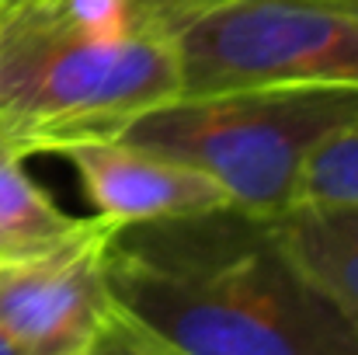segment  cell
<instances>
[{"mask_svg": "<svg viewBox=\"0 0 358 355\" xmlns=\"http://www.w3.org/2000/svg\"><path fill=\"white\" fill-rule=\"evenodd\" d=\"M84 355H181V352L171 349L167 342L153 338L146 328L129 321L122 310H112V317L105 321L98 338L84 349Z\"/></svg>", "mask_w": 358, "mask_h": 355, "instance_id": "11", "label": "cell"}, {"mask_svg": "<svg viewBox=\"0 0 358 355\" xmlns=\"http://www.w3.org/2000/svg\"><path fill=\"white\" fill-rule=\"evenodd\" d=\"M268 230L303 279L358 328V202H292Z\"/></svg>", "mask_w": 358, "mask_h": 355, "instance_id": "7", "label": "cell"}, {"mask_svg": "<svg viewBox=\"0 0 358 355\" xmlns=\"http://www.w3.org/2000/svg\"><path fill=\"white\" fill-rule=\"evenodd\" d=\"M63 157L80 174L98 216L115 227L202 216L234 206L223 185L206 171L122 139L77 143L63 150Z\"/></svg>", "mask_w": 358, "mask_h": 355, "instance_id": "6", "label": "cell"}, {"mask_svg": "<svg viewBox=\"0 0 358 355\" xmlns=\"http://www.w3.org/2000/svg\"><path fill=\"white\" fill-rule=\"evenodd\" d=\"M143 14L171 35L185 95L285 81L358 84V0H223Z\"/></svg>", "mask_w": 358, "mask_h": 355, "instance_id": "4", "label": "cell"}, {"mask_svg": "<svg viewBox=\"0 0 358 355\" xmlns=\"http://www.w3.org/2000/svg\"><path fill=\"white\" fill-rule=\"evenodd\" d=\"M66 25H73L80 35L98 42H115L139 28L143 7L139 0H52Z\"/></svg>", "mask_w": 358, "mask_h": 355, "instance_id": "10", "label": "cell"}, {"mask_svg": "<svg viewBox=\"0 0 358 355\" xmlns=\"http://www.w3.org/2000/svg\"><path fill=\"white\" fill-rule=\"evenodd\" d=\"M292 202H358V122L310 150Z\"/></svg>", "mask_w": 358, "mask_h": 355, "instance_id": "9", "label": "cell"}, {"mask_svg": "<svg viewBox=\"0 0 358 355\" xmlns=\"http://www.w3.org/2000/svg\"><path fill=\"white\" fill-rule=\"evenodd\" d=\"M143 7H209V4H223V0H139Z\"/></svg>", "mask_w": 358, "mask_h": 355, "instance_id": "12", "label": "cell"}, {"mask_svg": "<svg viewBox=\"0 0 358 355\" xmlns=\"http://www.w3.org/2000/svg\"><path fill=\"white\" fill-rule=\"evenodd\" d=\"M352 122L358 84L285 81L171 98L115 139L206 171L237 209L271 220L292 206L310 150Z\"/></svg>", "mask_w": 358, "mask_h": 355, "instance_id": "3", "label": "cell"}, {"mask_svg": "<svg viewBox=\"0 0 358 355\" xmlns=\"http://www.w3.org/2000/svg\"><path fill=\"white\" fill-rule=\"evenodd\" d=\"M3 4H7V0H0V7H3Z\"/></svg>", "mask_w": 358, "mask_h": 355, "instance_id": "14", "label": "cell"}, {"mask_svg": "<svg viewBox=\"0 0 358 355\" xmlns=\"http://www.w3.org/2000/svg\"><path fill=\"white\" fill-rule=\"evenodd\" d=\"M181 95L178 49L146 14L132 35L98 42L66 25L52 0L0 7V139L21 157L115 139Z\"/></svg>", "mask_w": 358, "mask_h": 355, "instance_id": "2", "label": "cell"}, {"mask_svg": "<svg viewBox=\"0 0 358 355\" xmlns=\"http://www.w3.org/2000/svg\"><path fill=\"white\" fill-rule=\"evenodd\" d=\"M115 223L94 216L66 244L0 265V331L24 355H84L115 303L105 258Z\"/></svg>", "mask_w": 358, "mask_h": 355, "instance_id": "5", "label": "cell"}, {"mask_svg": "<svg viewBox=\"0 0 358 355\" xmlns=\"http://www.w3.org/2000/svg\"><path fill=\"white\" fill-rule=\"evenodd\" d=\"M91 220H77L63 213L21 167V153H14L0 139V265H14L35 254H45L70 237H77Z\"/></svg>", "mask_w": 358, "mask_h": 355, "instance_id": "8", "label": "cell"}, {"mask_svg": "<svg viewBox=\"0 0 358 355\" xmlns=\"http://www.w3.org/2000/svg\"><path fill=\"white\" fill-rule=\"evenodd\" d=\"M115 310L181 355H358V328L237 206L115 227Z\"/></svg>", "mask_w": 358, "mask_h": 355, "instance_id": "1", "label": "cell"}, {"mask_svg": "<svg viewBox=\"0 0 358 355\" xmlns=\"http://www.w3.org/2000/svg\"><path fill=\"white\" fill-rule=\"evenodd\" d=\"M0 355H24V352H21V349H17V345H14V342L3 335V331H0Z\"/></svg>", "mask_w": 358, "mask_h": 355, "instance_id": "13", "label": "cell"}]
</instances>
